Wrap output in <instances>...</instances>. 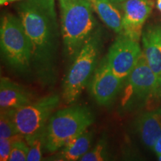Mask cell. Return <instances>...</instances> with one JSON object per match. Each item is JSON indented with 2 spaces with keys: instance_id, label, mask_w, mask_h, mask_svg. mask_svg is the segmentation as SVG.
Masks as SVG:
<instances>
[{
  "instance_id": "cell-4",
  "label": "cell",
  "mask_w": 161,
  "mask_h": 161,
  "mask_svg": "<svg viewBox=\"0 0 161 161\" xmlns=\"http://www.w3.org/2000/svg\"><path fill=\"white\" fill-rule=\"evenodd\" d=\"M102 40L103 31L98 26L72 61L63 84V96L66 103L75 102L91 79L97 67Z\"/></svg>"
},
{
  "instance_id": "cell-5",
  "label": "cell",
  "mask_w": 161,
  "mask_h": 161,
  "mask_svg": "<svg viewBox=\"0 0 161 161\" xmlns=\"http://www.w3.org/2000/svg\"><path fill=\"white\" fill-rule=\"evenodd\" d=\"M93 121L92 112L86 107L72 106L55 112L44 130V149L56 152L70 139L86 131Z\"/></svg>"
},
{
  "instance_id": "cell-13",
  "label": "cell",
  "mask_w": 161,
  "mask_h": 161,
  "mask_svg": "<svg viewBox=\"0 0 161 161\" xmlns=\"http://www.w3.org/2000/svg\"><path fill=\"white\" fill-rule=\"evenodd\" d=\"M136 128L145 146L152 148L161 136V108L142 114L136 120Z\"/></svg>"
},
{
  "instance_id": "cell-26",
  "label": "cell",
  "mask_w": 161,
  "mask_h": 161,
  "mask_svg": "<svg viewBox=\"0 0 161 161\" xmlns=\"http://www.w3.org/2000/svg\"><path fill=\"white\" fill-rule=\"evenodd\" d=\"M158 160L161 161V154H158Z\"/></svg>"
},
{
  "instance_id": "cell-17",
  "label": "cell",
  "mask_w": 161,
  "mask_h": 161,
  "mask_svg": "<svg viewBox=\"0 0 161 161\" xmlns=\"http://www.w3.org/2000/svg\"><path fill=\"white\" fill-rule=\"evenodd\" d=\"M17 128L8 110H1L0 114V138L9 139L19 135Z\"/></svg>"
},
{
  "instance_id": "cell-25",
  "label": "cell",
  "mask_w": 161,
  "mask_h": 161,
  "mask_svg": "<svg viewBox=\"0 0 161 161\" xmlns=\"http://www.w3.org/2000/svg\"><path fill=\"white\" fill-rule=\"evenodd\" d=\"M157 8L161 12V0H157Z\"/></svg>"
},
{
  "instance_id": "cell-7",
  "label": "cell",
  "mask_w": 161,
  "mask_h": 161,
  "mask_svg": "<svg viewBox=\"0 0 161 161\" xmlns=\"http://www.w3.org/2000/svg\"><path fill=\"white\" fill-rule=\"evenodd\" d=\"M159 78L151 69L143 52L130 75L125 80L120 98V106L130 110L150 102Z\"/></svg>"
},
{
  "instance_id": "cell-8",
  "label": "cell",
  "mask_w": 161,
  "mask_h": 161,
  "mask_svg": "<svg viewBox=\"0 0 161 161\" xmlns=\"http://www.w3.org/2000/svg\"><path fill=\"white\" fill-rule=\"evenodd\" d=\"M142 54L139 41L125 34H120L110 47L105 58L114 74L125 80L134 69Z\"/></svg>"
},
{
  "instance_id": "cell-1",
  "label": "cell",
  "mask_w": 161,
  "mask_h": 161,
  "mask_svg": "<svg viewBox=\"0 0 161 161\" xmlns=\"http://www.w3.org/2000/svg\"><path fill=\"white\" fill-rule=\"evenodd\" d=\"M15 8L31 43L33 72L45 85L53 84L60 36L55 0H22Z\"/></svg>"
},
{
  "instance_id": "cell-21",
  "label": "cell",
  "mask_w": 161,
  "mask_h": 161,
  "mask_svg": "<svg viewBox=\"0 0 161 161\" xmlns=\"http://www.w3.org/2000/svg\"><path fill=\"white\" fill-rule=\"evenodd\" d=\"M152 101L161 102V77L159 78L158 84H157L156 88L154 90V92L153 93L150 102H152Z\"/></svg>"
},
{
  "instance_id": "cell-12",
  "label": "cell",
  "mask_w": 161,
  "mask_h": 161,
  "mask_svg": "<svg viewBox=\"0 0 161 161\" xmlns=\"http://www.w3.org/2000/svg\"><path fill=\"white\" fill-rule=\"evenodd\" d=\"M32 102L29 92L22 86L2 76L0 79L1 110L17 109Z\"/></svg>"
},
{
  "instance_id": "cell-2",
  "label": "cell",
  "mask_w": 161,
  "mask_h": 161,
  "mask_svg": "<svg viewBox=\"0 0 161 161\" xmlns=\"http://www.w3.org/2000/svg\"><path fill=\"white\" fill-rule=\"evenodd\" d=\"M61 36L66 58L72 61L99 26L89 0H58Z\"/></svg>"
},
{
  "instance_id": "cell-15",
  "label": "cell",
  "mask_w": 161,
  "mask_h": 161,
  "mask_svg": "<svg viewBox=\"0 0 161 161\" xmlns=\"http://www.w3.org/2000/svg\"><path fill=\"white\" fill-rule=\"evenodd\" d=\"M92 8L102 21L113 30L115 33L120 35L123 31L122 13L119 8L110 0H89Z\"/></svg>"
},
{
  "instance_id": "cell-6",
  "label": "cell",
  "mask_w": 161,
  "mask_h": 161,
  "mask_svg": "<svg viewBox=\"0 0 161 161\" xmlns=\"http://www.w3.org/2000/svg\"><path fill=\"white\" fill-rule=\"evenodd\" d=\"M59 102V96L54 94L8 111L17 132L28 142L43 134L46 124Z\"/></svg>"
},
{
  "instance_id": "cell-3",
  "label": "cell",
  "mask_w": 161,
  "mask_h": 161,
  "mask_svg": "<svg viewBox=\"0 0 161 161\" xmlns=\"http://www.w3.org/2000/svg\"><path fill=\"white\" fill-rule=\"evenodd\" d=\"M0 48L4 62L14 71L21 75L33 71L31 43L19 17L9 13L2 16Z\"/></svg>"
},
{
  "instance_id": "cell-16",
  "label": "cell",
  "mask_w": 161,
  "mask_h": 161,
  "mask_svg": "<svg viewBox=\"0 0 161 161\" xmlns=\"http://www.w3.org/2000/svg\"><path fill=\"white\" fill-rule=\"evenodd\" d=\"M108 160V144L104 138L101 139L99 142L92 150L88 151L80 158V161H104Z\"/></svg>"
},
{
  "instance_id": "cell-9",
  "label": "cell",
  "mask_w": 161,
  "mask_h": 161,
  "mask_svg": "<svg viewBox=\"0 0 161 161\" xmlns=\"http://www.w3.org/2000/svg\"><path fill=\"white\" fill-rule=\"evenodd\" d=\"M124 82V79L114 74L104 58L90 79V92L98 104L108 105L122 91Z\"/></svg>"
},
{
  "instance_id": "cell-22",
  "label": "cell",
  "mask_w": 161,
  "mask_h": 161,
  "mask_svg": "<svg viewBox=\"0 0 161 161\" xmlns=\"http://www.w3.org/2000/svg\"><path fill=\"white\" fill-rule=\"evenodd\" d=\"M152 149L157 154H161V136L158 139L154 146H153Z\"/></svg>"
},
{
  "instance_id": "cell-10",
  "label": "cell",
  "mask_w": 161,
  "mask_h": 161,
  "mask_svg": "<svg viewBox=\"0 0 161 161\" xmlns=\"http://www.w3.org/2000/svg\"><path fill=\"white\" fill-rule=\"evenodd\" d=\"M154 5L153 0H126L118 5L122 11L123 31L122 34L140 42L142 27Z\"/></svg>"
},
{
  "instance_id": "cell-24",
  "label": "cell",
  "mask_w": 161,
  "mask_h": 161,
  "mask_svg": "<svg viewBox=\"0 0 161 161\" xmlns=\"http://www.w3.org/2000/svg\"><path fill=\"white\" fill-rule=\"evenodd\" d=\"M110 1H111L114 4H115V5L118 7L119 5H120L121 3H124V2H125L126 0H110Z\"/></svg>"
},
{
  "instance_id": "cell-19",
  "label": "cell",
  "mask_w": 161,
  "mask_h": 161,
  "mask_svg": "<svg viewBox=\"0 0 161 161\" xmlns=\"http://www.w3.org/2000/svg\"><path fill=\"white\" fill-rule=\"evenodd\" d=\"M29 146L25 139L19 140L14 142L12 146L9 161H25L27 160Z\"/></svg>"
},
{
  "instance_id": "cell-20",
  "label": "cell",
  "mask_w": 161,
  "mask_h": 161,
  "mask_svg": "<svg viewBox=\"0 0 161 161\" xmlns=\"http://www.w3.org/2000/svg\"><path fill=\"white\" fill-rule=\"evenodd\" d=\"M22 139L25 138L21 134L9 139L0 138V160H8L14 142L19 140H22Z\"/></svg>"
},
{
  "instance_id": "cell-18",
  "label": "cell",
  "mask_w": 161,
  "mask_h": 161,
  "mask_svg": "<svg viewBox=\"0 0 161 161\" xmlns=\"http://www.w3.org/2000/svg\"><path fill=\"white\" fill-rule=\"evenodd\" d=\"M29 146L27 161H40L42 160V152L44 148L43 134L27 142Z\"/></svg>"
},
{
  "instance_id": "cell-23",
  "label": "cell",
  "mask_w": 161,
  "mask_h": 161,
  "mask_svg": "<svg viewBox=\"0 0 161 161\" xmlns=\"http://www.w3.org/2000/svg\"><path fill=\"white\" fill-rule=\"evenodd\" d=\"M19 1H22V0H0V5H5L9 3H14V2H19Z\"/></svg>"
},
{
  "instance_id": "cell-11",
  "label": "cell",
  "mask_w": 161,
  "mask_h": 161,
  "mask_svg": "<svg viewBox=\"0 0 161 161\" xmlns=\"http://www.w3.org/2000/svg\"><path fill=\"white\" fill-rule=\"evenodd\" d=\"M143 54L148 65L158 78L161 77V25L152 24L142 34Z\"/></svg>"
},
{
  "instance_id": "cell-14",
  "label": "cell",
  "mask_w": 161,
  "mask_h": 161,
  "mask_svg": "<svg viewBox=\"0 0 161 161\" xmlns=\"http://www.w3.org/2000/svg\"><path fill=\"white\" fill-rule=\"evenodd\" d=\"M92 132L86 130L83 134L68 140L64 146L53 155L46 160L51 161H76L89 151L92 138Z\"/></svg>"
}]
</instances>
